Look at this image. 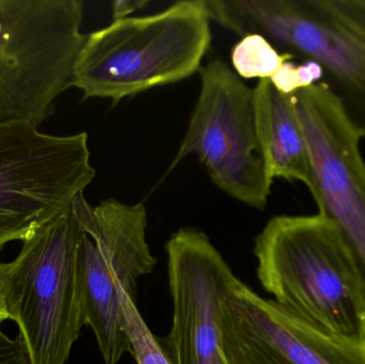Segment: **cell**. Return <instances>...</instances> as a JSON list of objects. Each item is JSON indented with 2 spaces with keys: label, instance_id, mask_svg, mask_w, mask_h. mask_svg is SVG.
Segmentation results:
<instances>
[{
  "label": "cell",
  "instance_id": "cell-1",
  "mask_svg": "<svg viewBox=\"0 0 365 364\" xmlns=\"http://www.w3.org/2000/svg\"><path fill=\"white\" fill-rule=\"evenodd\" d=\"M259 281L285 311L329 335L365 339V295L349 250L323 216L272 217L255 237Z\"/></svg>",
  "mask_w": 365,
  "mask_h": 364
},
{
  "label": "cell",
  "instance_id": "cell-2",
  "mask_svg": "<svg viewBox=\"0 0 365 364\" xmlns=\"http://www.w3.org/2000/svg\"><path fill=\"white\" fill-rule=\"evenodd\" d=\"M210 21L259 34L281 53L317 62L322 83L365 138V0H205Z\"/></svg>",
  "mask_w": 365,
  "mask_h": 364
},
{
  "label": "cell",
  "instance_id": "cell-3",
  "mask_svg": "<svg viewBox=\"0 0 365 364\" xmlns=\"http://www.w3.org/2000/svg\"><path fill=\"white\" fill-rule=\"evenodd\" d=\"M212 43L205 0H184L155 14L113 21L87 34L73 73L83 98L128 96L188 78Z\"/></svg>",
  "mask_w": 365,
  "mask_h": 364
},
{
  "label": "cell",
  "instance_id": "cell-4",
  "mask_svg": "<svg viewBox=\"0 0 365 364\" xmlns=\"http://www.w3.org/2000/svg\"><path fill=\"white\" fill-rule=\"evenodd\" d=\"M83 226L72 207L23 241L2 264L4 298L31 364H66L86 325L79 280Z\"/></svg>",
  "mask_w": 365,
  "mask_h": 364
},
{
  "label": "cell",
  "instance_id": "cell-5",
  "mask_svg": "<svg viewBox=\"0 0 365 364\" xmlns=\"http://www.w3.org/2000/svg\"><path fill=\"white\" fill-rule=\"evenodd\" d=\"M81 0H0V125L38 128L72 87L87 40Z\"/></svg>",
  "mask_w": 365,
  "mask_h": 364
},
{
  "label": "cell",
  "instance_id": "cell-6",
  "mask_svg": "<svg viewBox=\"0 0 365 364\" xmlns=\"http://www.w3.org/2000/svg\"><path fill=\"white\" fill-rule=\"evenodd\" d=\"M73 209L85 230L79 249L83 318L105 363L117 364L132 350L122 299L136 303L139 280L158 264L147 241V209L115 199L91 207L83 194Z\"/></svg>",
  "mask_w": 365,
  "mask_h": 364
},
{
  "label": "cell",
  "instance_id": "cell-7",
  "mask_svg": "<svg viewBox=\"0 0 365 364\" xmlns=\"http://www.w3.org/2000/svg\"><path fill=\"white\" fill-rule=\"evenodd\" d=\"M87 132L53 136L0 125V249L64 213L93 182Z\"/></svg>",
  "mask_w": 365,
  "mask_h": 364
},
{
  "label": "cell",
  "instance_id": "cell-8",
  "mask_svg": "<svg viewBox=\"0 0 365 364\" xmlns=\"http://www.w3.org/2000/svg\"><path fill=\"white\" fill-rule=\"evenodd\" d=\"M201 89L173 170L197 155L212 183L232 198L262 209L272 180L257 137L253 89L219 58L200 68Z\"/></svg>",
  "mask_w": 365,
  "mask_h": 364
},
{
  "label": "cell",
  "instance_id": "cell-9",
  "mask_svg": "<svg viewBox=\"0 0 365 364\" xmlns=\"http://www.w3.org/2000/svg\"><path fill=\"white\" fill-rule=\"evenodd\" d=\"M310 158L308 186L319 215L349 250L365 295V162L359 136L323 83L293 94Z\"/></svg>",
  "mask_w": 365,
  "mask_h": 364
},
{
  "label": "cell",
  "instance_id": "cell-10",
  "mask_svg": "<svg viewBox=\"0 0 365 364\" xmlns=\"http://www.w3.org/2000/svg\"><path fill=\"white\" fill-rule=\"evenodd\" d=\"M173 326L160 340L173 364H227L222 350L225 305L238 281L205 233L181 228L166 244Z\"/></svg>",
  "mask_w": 365,
  "mask_h": 364
},
{
  "label": "cell",
  "instance_id": "cell-11",
  "mask_svg": "<svg viewBox=\"0 0 365 364\" xmlns=\"http://www.w3.org/2000/svg\"><path fill=\"white\" fill-rule=\"evenodd\" d=\"M227 364H365V339L329 335L238 280L225 305Z\"/></svg>",
  "mask_w": 365,
  "mask_h": 364
},
{
  "label": "cell",
  "instance_id": "cell-12",
  "mask_svg": "<svg viewBox=\"0 0 365 364\" xmlns=\"http://www.w3.org/2000/svg\"><path fill=\"white\" fill-rule=\"evenodd\" d=\"M253 103L257 137L270 179L302 182L308 187L310 158L293 94L280 93L269 79H264L253 88Z\"/></svg>",
  "mask_w": 365,
  "mask_h": 364
},
{
  "label": "cell",
  "instance_id": "cell-13",
  "mask_svg": "<svg viewBox=\"0 0 365 364\" xmlns=\"http://www.w3.org/2000/svg\"><path fill=\"white\" fill-rule=\"evenodd\" d=\"M294 58L291 53H281L259 34L242 36L231 53L234 72L242 79L259 80L272 78L285 60Z\"/></svg>",
  "mask_w": 365,
  "mask_h": 364
},
{
  "label": "cell",
  "instance_id": "cell-14",
  "mask_svg": "<svg viewBox=\"0 0 365 364\" xmlns=\"http://www.w3.org/2000/svg\"><path fill=\"white\" fill-rule=\"evenodd\" d=\"M122 310L125 316V328L130 338V354L137 364H173L162 348L160 339L150 331L147 323L128 296L122 299Z\"/></svg>",
  "mask_w": 365,
  "mask_h": 364
},
{
  "label": "cell",
  "instance_id": "cell-15",
  "mask_svg": "<svg viewBox=\"0 0 365 364\" xmlns=\"http://www.w3.org/2000/svg\"><path fill=\"white\" fill-rule=\"evenodd\" d=\"M323 77V70L317 62L304 60L297 64L289 59L283 62L269 80L280 93L292 95L299 90L321 83Z\"/></svg>",
  "mask_w": 365,
  "mask_h": 364
},
{
  "label": "cell",
  "instance_id": "cell-16",
  "mask_svg": "<svg viewBox=\"0 0 365 364\" xmlns=\"http://www.w3.org/2000/svg\"><path fill=\"white\" fill-rule=\"evenodd\" d=\"M0 364H31L21 335L16 339H10L0 329Z\"/></svg>",
  "mask_w": 365,
  "mask_h": 364
},
{
  "label": "cell",
  "instance_id": "cell-17",
  "mask_svg": "<svg viewBox=\"0 0 365 364\" xmlns=\"http://www.w3.org/2000/svg\"><path fill=\"white\" fill-rule=\"evenodd\" d=\"M149 2L145 0H119L113 4V21L120 19H128V15L132 14L135 11L147 6Z\"/></svg>",
  "mask_w": 365,
  "mask_h": 364
},
{
  "label": "cell",
  "instance_id": "cell-18",
  "mask_svg": "<svg viewBox=\"0 0 365 364\" xmlns=\"http://www.w3.org/2000/svg\"><path fill=\"white\" fill-rule=\"evenodd\" d=\"M8 310H6V298H4V281H2V264L0 263V322L8 320Z\"/></svg>",
  "mask_w": 365,
  "mask_h": 364
}]
</instances>
